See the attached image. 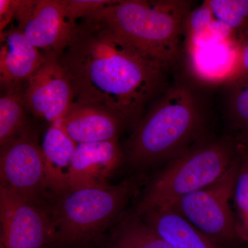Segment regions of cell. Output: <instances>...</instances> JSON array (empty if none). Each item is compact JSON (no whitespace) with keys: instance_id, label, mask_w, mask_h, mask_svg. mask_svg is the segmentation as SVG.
Listing matches in <instances>:
<instances>
[{"instance_id":"7c38bea8","label":"cell","mask_w":248,"mask_h":248,"mask_svg":"<svg viewBox=\"0 0 248 248\" xmlns=\"http://www.w3.org/2000/svg\"><path fill=\"white\" fill-rule=\"evenodd\" d=\"M43 61L44 54L17 27L0 32V85L6 92L20 89Z\"/></svg>"},{"instance_id":"4fadbf2b","label":"cell","mask_w":248,"mask_h":248,"mask_svg":"<svg viewBox=\"0 0 248 248\" xmlns=\"http://www.w3.org/2000/svg\"><path fill=\"white\" fill-rule=\"evenodd\" d=\"M192 76L202 82L218 84L234 78L238 64V43L236 38L203 46H184Z\"/></svg>"},{"instance_id":"7402d4cb","label":"cell","mask_w":248,"mask_h":248,"mask_svg":"<svg viewBox=\"0 0 248 248\" xmlns=\"http://www.w3.org/2000/svg\"><path fill=\"white\" fill-rule=\"evenodd\" d=\"M215 19L207 0L199 7L192 10L184 23V44L195 40L205 34Z\"/></svg>"},{"instance_id":"9c48e42d","label":"cell","mask_w":248,"mask_h":248,"mask_svg":"<svg viewBox=\"0 0 248 248\" xmlns=\"http://www.w3.org/2000/svg\"><path fill=\"white\" fill-rule=\"evenodd\" d=\"M15 19L36 48L59 56L71 44L78 24L68 16L65 0H18Z\"/></svg>"},{"instance_id":"30bf717a","label":"cell","mask_w":248,"mask_h":248,"mask_svg":"<svg viewBox=\"0 0 248 248\" xmlns=\"http://www.w3.org/2000/svg\"><path fill=\"white\" fill-rule=\"evenodd\" d=\"M23 96L27 110L37 118L52 124L64 117L76 100L58 55L44 54V61L28 79Z\"/></svg>"},{"instance_id":"ac0fdd59","label":"cell","mask_w":248,"mask_h":248,"mask_svg":"<svg viewBox=\"0 0 248 248\" xmlns=\"http://www.w3.org/2000/svg\"><path fill=\"white\" fill-rule=\"evenodd\" d=\"M24 90L5 92L0 98V146H4L28 128Z\"/></svg>"},{"instance_id":"8992f818","label":"cell","mask_w":248,"mask_h":248,"mask_svg":"<svg viewBox=\"0 0 248 248\" xmlns=\"http://www.w3.org/2000/svg\"><path fill=\"white\" fill-rule=\"evenodd\" d=\"M239 169L237 150L234 161L218 180L167 206L179 214L218 248H236L244 243L238 232L236 217L231 208Z\"/></svg>"},{"instance_id":"8fae6325","label":"cell","mask_w":248,"mask_h":248,"mask_svg":"<svg viewBox=\"0 0 248 248\" xmlns=\"http://www.w3.org/2000/svg\"><path fill=\"white\" fill-rule=\"evenodd\" d=\"M125 161L118 140L77 144L72 161L71 190L109 185Z\"/></svg>"},{"instance_id":"9a60e30c","label":"cell","mask_w":248,"mask_h":248,"mask_svg":"<svg viewBox=\"0 0 248 248\" xmlns=\"http://www.w3.org/2000/svg\"><path fill=\"white\" fill-rule=\"evenodd\" d=\"M77 143L60 121L50 124L41 144L47 186L55 200L71 191L70 174Z\"/></svg>"},{"instance_id":"52a82bcc","label":"cell","mask_w":248,"mask_h":248,"mask_svg":"<svg viewBox=\"0 0 248 248\" xmlns=\"http://www.w3.org/2000/svg\"><path fill=\"white\" fill-rule=\"evenodd\" d=\"M0 179V187L50 212L55 200L47 186L41 144L29 127L1 146Z\"/></svg>"},{"instance_id":"484cf974","label":"cell","mask_w":248,"mask_h":248,"mask_svg":"<svg viewBox=\"0 0 248 248\" xmlns=\"http://www.w3.org/2000/svg\"><path fill=\"white\" fill-rule=\"evenodd\" d=\"M0 248H5L2 244H0Z\"/></svg>"},{"instance_id":"6da1fadb","label":"cell","mask_w":248,"mask_h":248,"mask_svg":"<svg viewBox=\"0 0 248 248\" xmlns=\"http://www.w3.org/2000/svg\"><path fill=\"white\" fill-rule=\"evenodd\" d=\"M60 59L76 102L104 108L134 127L146 104L168 88L169 69L94 17L77 24Z\"/></svg>"},{"instance_id":"d6986e66","label":"cell","mask_w":248,"mask_h":248,"mask_svg":"<svg viewBox=\"0 0 248 248\" xmlns=\"http://www.w3.org/2000/svg\"><path fill=\"white\" fill-rule=\"evenodd\" d=\"M228 115L237 141L248 143V77L232 80Z\"/></svg>"},{"instance_id":"ba28073f","label":"cell","mask_w":248,"mask_h":248,"mask_svg":"<svg viewBox=\"0 0 248 248\" xmlns=\"http://www.w3.org/2000/svg\"><path fill=\"white\" fill-rule=\"evenodd\" d=\"M0 244L5 248H49L54 228L50 212L0 187Z\"/></svg>"},{"instance_id":"2e32d148","label":"cell","mask_w":248,"mask_h":248,"mask_svg":"<svg viewBox=\"0 0 248 248\" xmlns=\"http://www.w3.org/2000/svg\"><path fill=\"white\" fill-rule=\"evenodd\" d=\"M141 217L172 248H218L170 207L152 208Z\"/></svg>"},{"instance_id":"3957f363","label":"cell","mask_w":248,"mask_h":248,"mask_svg":"<svg viewBox=\"0 0 248 248\" xmlns=\"http://www.w3.org/2000/svg\"><path fill=\"white\" fill-rule=\"evenodd\" d=\"M192 11L185 0H113L92 17L169 69L184 49V23Z\"/></svg>"},{"instance_id":"cb8c5ba5","label":"cell","mask_w":248,"mask_h":248,"mask_svg":"<svg viewBox=\"0 0 248 248\" xmlns=\"http://www.w3.org/2000/svg\"><path fill=\"white\" fill-rule=\"evenodd\" d=\"M237 43L239 53L237 68L234 78L232 80L248 77V30L240 36Z\"/></svg>"},{"instance_id":"d4e9b609","label":"cell","mask_w":248,"mask_h":248,"mask_svg":"<svg viewBox=\"0 0 248 248\" xmlns=\"http://www.w3.org/2000/svg\"><path fill=\"white\" fill-rule=\"evenodd\" d=\"M17 3L18 0H0V32L15 19Z\"/></svg>"},{"instance_id":"5b68a950","label":"cell","mask_w":248,"mask_h":248,"mask_svg":"<svg viewBox=\"0 0 248 248\" xmlns=\"http://www.w3.org/2000/svg\"><path fill=\"white\" fill-rule=\"evenodd\" d=\"M237 146V140L231 135L197 143L155 174L131 213L141 217L152 208L169 206L213 184L231 166Z\"/></svg>"},{"instance_id":"e0dca14e","label":"cell","mask_w":248,"mask_h":248,"mask_svg":"<svg viewBox=\"0 0 248 248\" xmlns=\"http://www.w3.org/2000/svg\"><path fill=\"white\" fill-rule=\"evenodd\" d=\"M99 248H172L141 217L125 214L106 235Z\"/></svg>"},{"instance_id":"44dd1931","label":"cell","mask_w":248,"mask_h":248,"mask_svg":"<svg viewBox=\"0 0 248 248\" xmlns=\"http://www.w3.org/2000/svg\"><path fill=\"white\" fill-rule=\"evenodd\" d=\"M215 19L226 24L236 39L248 30V0H207Z\"/></svg>"},{"instance_id":"ffe728a7","label":"cell","mask_w":248,"mask_h":248,"mask_svg":"<svg viewBox=\"0 0 248 248\" xmlns=\"http://www.w3.org/2000/svg\"><path fill=\"white\" fill-rule=\"evenodd\" d=\"M237 150L239 169L232 201L238 232L242 241L248 244V143L238 141Z\"/></svg>"},{"instance_id":"5bb4252c","label":"cell","mask_w":248,"mask_h":248,"mask_svg":"<svg viewBox=\"0 0 248 248\" xmlns=\"http://www.w3.org/2000/svg\"><path fill=\"white\" fill-rule=\"evenodd\" d=\"M60 124L77 144L118 140L125 124L104 108L75 102Z\"/></svg>"},{"instance_id":"603a6c76","label":"cell","mask_w":248,"mask_h":248,"mask_svg":"<svg viewBox=\"0 0 248 248\" xmlns=\"http://www.w3.org/2000/svg\"><path fill=\"white\" fill-rule=\"evenodd\" d=\"M112 0H65L68 16L77 22L87 19L110 5Z\"/></svg>"},{"instance_id":"7a4b0ae2","label":"cell","mask_w":248,"mask_h":248,"mask_svg":"<svg viewBox=\"0 0 248 248\" xmlns=\"http://www.w3.org/2000/svg\"><path fill=\"white\" fill-rule=\"evenodd\" d=\"M205 119L193 91L184 84L168 87L140 118L125 150V161L142 172L170 162L203 138Z\"/></svg>"},{"instance_id":"277c9868","label":"cell","mask_w":248,"mask_h":248,"mask_svg":"<svg viewBox=\"0 0 248 248\" xmlns=\"http://www.w3.org/2000/svg\"><path fill=\"white\" fill-rule=\"evenodd\" d=\"M142 175L117 185L71 190L55 201L50 215L54 238L49 248H99L107 234L125 215L140 190Z\"/></svg>"}]
</instances>
